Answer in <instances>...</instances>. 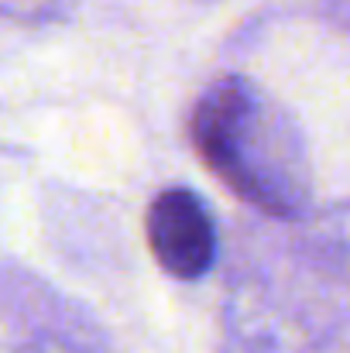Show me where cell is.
I'll return each instance as SVG.
<instances>
[{"label":"cell","instance_id":"obj_1","mask_svg":"<svg viewBox=\"0 0 350 353\" xmlns=\"http://www.w3.org/2000/svg\"><path fill=\"white\" fill-rule=\"evenodd\" d=\"M203 161L247 203L292 216L306 203V161L292 123L251 83H213L193 114Z\"/></svg>","mask_w":350,"mask_h":353},{"label":"cell","instance_id":"obj_2","mask_svg":"<svg viewBox=\"0 0 350 353\" xmlns=\"http://www.w3.org/2000/svg\"><path fill=\"white\" fill-rule=\"evenodd\" d=\"M148 243L168 274L182 281L200 278L217 257L213 216L196 192L168 189L148 210Z\"/></svg>","mask_w":350,"mask_h":353}]
</instances>
